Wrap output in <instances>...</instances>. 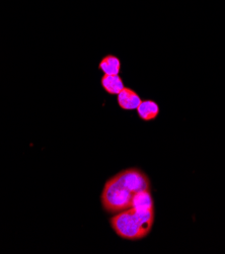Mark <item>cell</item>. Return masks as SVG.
Masks as SVG:
<instances>
[{"label":"cell","mask_w":225,"mask_h":254,"mask_svg":"<svg viewBox=\"0 0 225 254\" xmlns=\"http://www.w3.org/2000/svg\"><path fill=\"white\" fill-rule=\"evenodd\" d=\"M150 190V181L146 173L138 168L120 171L105 184L101 201L108 213H119L132 206L133 196L141 190Z\"/></svg>","instance_id":"1"},{"label":"cell","mask_w":225,"mask_h":254,"mask_svg":"<svg viewBox=\"0 0 225 254\" xmlns=\"http://www.w3.org/2000/svg\"><path fill=\"white\" fill-rule=\"evenodd\" d=\"M115 233L126 240H140L145 238L154 224V210L129 208L117 213L110 220Z\"/></svg>","instance_id":"2"},{"label":"cell","mask_w":225,"mask_h":254,"mask_svg":"<svg viewBox=\"0 0 225 254\" xmlns=\"http://www.w3.org/2000/svg\"><path fill=\"white\" fill-rule=\"evenodd\" d=\"M118 105L122 110L125 111H132L137 110L138 106L141 103L140 96L131 88L125 87L117 97Z\"/></svg>","instance_id":"3"},{"label":"cell","mask_w":225,"mask_h":254,"mask_svg":"<svg viewBox=\"0 0 225 254\" xmlns=\"http://www.w3.org/2000/svg\"><path fill=\"white\" fill-rule=\"evenodd\" d=\"M137 114L144 122L153 121L159 114V107L155 101L151 99L142 100L137 108Z\"/></svg>","instance_id":"4"},{"label":"cell","mask_w":225,"mask_h":254,"mask_svg":"<svg viewBox=\"0 0 225 254\" xmlns=\"http://www.w3.org/2000/svg\"><path fill=\"white\" fill-rule=\"evenodd\" d=\"M101 84L103 88L112 95H118L124 88L123 79L119 75H105L101 79Z\"/></svg>","instance_id":"5"},{"label":"cell","mask_w":225,"mask_h":254,"mask_svg":"<svg viewBox=\"0 0 225 254\" xmlns=\"http://www.w3.org/2000/svg\"><path fill=\"white\" fill-rule=\"evenodd\" d=\"M132 208L144 209V210H154V201L152 193L150 190H144L138 191L132 199Z\"/></svg>","instance_id":"6"},{"label":"cell","mask_w":225,"mask_h":254,"mask_svg":"<svg viewBox=\"0 0 225 254\" xmlns=\"http://www.w3.org/2000/svg\"><path fill=\"white\" fill-rule=\"evenodd\" d=\"M98 68L105 75H119L121 72V61L117 56L108 55L99 62Z\"/></svg>","instance_id":"7"}]
</instances>
